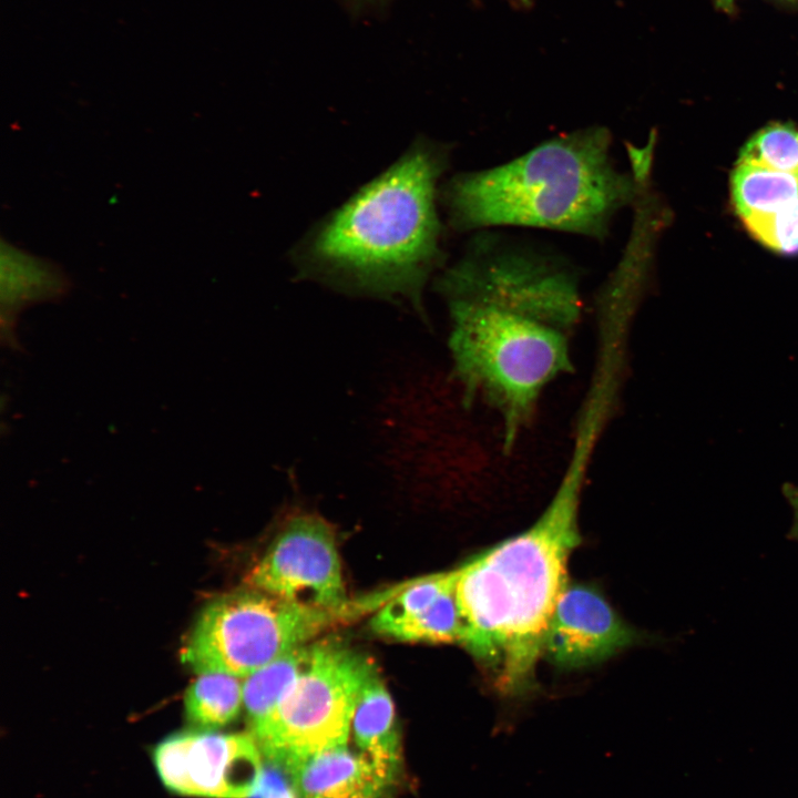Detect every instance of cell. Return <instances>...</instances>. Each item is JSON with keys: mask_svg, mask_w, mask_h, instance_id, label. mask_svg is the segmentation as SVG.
Instances as JSON below:
<instances>
[{"mask_svg": "<svg viewBox=\"0 0 798 798\" xmlns=\"http://www.w3.org/2000/svg\"><path fill=\"white\" fill-rule=\"evenodd\" d=\"M438 289L449 308V349L464 400L499 417L510 450L546 387L574 371L577 279L539 257H488L477 247L440 277Z\"/></svg>", "mask_w": 798, "mask_h": 798, "instance_id": "1", "label": "cell"}, {"mask_svg": "<svg viewBox=\"0 0 798 798\" xmlns=\"http://www.w3.org/2000/svg\"><path fill=\"white\" fill-rule=\"evenodd\" d=\"M594 449L589 440H574L539 519L457 569L460 644L503 695L522 694L533 684L546 630L567 584L570 555L581 542L579 510Z\"/></svg>", "mask_w": 798, "mask_h": 798, "instance_id": "2", "label": "cell"}, {"mask_svg": "<svg viewBox=\"0 0 798 798\" xmlns=\"http://www.w3.org/2000/svg\"><path fill=\"white\" fill-rule=\"evenodd\" d=\"M446 164L442 147L413 143L308 234L297 253L303 273L422 314L424 284L442 259L436 197Z\"/></svg>", "mask_w": 798, "mask_h": 798, "instance_id": "3", "label": "cell"}, {"mask_svg": "<svg viewBox=\"0 0 798 798\" xmlns=\"http://www.w3.org/2000/svg\"><path fill=\"white\" fill-rule=\"evenodd\" d=\"M611 134L590 127L546 141L497 167L454 176L442 193L458 231L536 226L602 239L636 195L614 165Z\"/></svg>", "mask_w": 798, "mask_h": 798, "instance_id": "4", "label": "cell"}, {"mask_svg": "<svg viewBox=\"0 0 798 798\" xmlns=\"http://www.w3.org/2000/svg\"><path fill=\"white\" fill-rule=\"evenodd\" d=\"M376 608L374 594L326 608L254 587L232 592L204 607L183 644L181 659L196 673L245 678L323 631Z\"/></svg>", "mask_w": 798, "mask_h": 798, "instance_id": "5", "label": "cell"}, {"mask_svg": "<svg viewBox=\"0 0 798 798\" xmlns=\"http://www.w3.org/2000/svg\"><path fill=\"white\" fill-rule=\"evenodd\" d=\"M372 661L337 640L310 645L299 675L250 732L268 764L287 771L320 751L346 746Z\"/></svg>", "mask_w": 798, "mask_h": 798, "instance_id": "6", "label": "cell"}, {"mask_svg": "<svg viewBox=\"0 0 798 798\" xmlns=\"http://www.w3.org/2000/svg\"><path fill=\"white\" fill-rule=\"evenodd\" d=\"M152 759L170 791L203 798H252L265 768L250 733L200 728L168 735Z\"/></svg>", "mask_w": 798, "mask_h": 798, "instance_id": "7", "label": "cell"}, {"mask_svg": "<svg viewBox=\"0 0 798 798\" xmlns=\"http://www.w3.org/2000/svg\"><path fill=\"white\" fill-rule=\"evenodd\" d=\"M250 587L310 606L339 607L350 600L336 538L319 515L293 514L247 575Z\"/></svg>", "mask_w": 798, "mask_h": 798, "instance_id": "8", "label": "cell"}, {"mask_svg": "<svg viewBox=\"0 0 798 798\" xmlns=\"http://www.w3.org/2000/svg\"><path fill=\"white\" fill-rule=\"evenodd\" d=\"M638 638L596 587L567 583L546 630L542 656L559 668L575 669L603 662Z\"/></svg>", "mask_w": 798, "mask_h": 798, "instance_id": "9", "label": "cell"}, {"mask_svg": "<svg viewBox=\"0 0 798 798\" xmlns=\"http://www.w3.org/2000/svg\"><path fill=\"white\" fill-rule=\"evenodd\" d=\"M298 798H383L398 776L347 746L315 754L287 771Z\"/></svg>", "mask_w": 798, "mask_h": 798, "instance_id": "10", "label": "cell"}, {"mask_svg": "<svg viewBox=\"0 0 798 798\" xmlns=\"http://www.w3.org/2000/svg\"><path fill=\"white\" fill-rule=\"evenodd\" d=\"M352 729L360 753L379 767L399 776L401 745L395 707L377 668L361 689L352 718Z\"/></svg>", "mask_w": 798, "mask_h": 798, "instance_id": "11", "label": "cell"}, {"mask_svg": "<svg viewBox=\"0 0 798 798\" xmlns=\"http://www.w3.org/2000/svg\"><path fill=\"white\" fill-rule=\"evenodd\" d=\"M732 196L744 224L760 219L798 201V175L738 161Z\"/></svg>", "mask_w": 798, "mask_h": 798, "instance_id": "12", "label": "cell"}, {"mask_svg": "<svg viewBox=\"0 0 798 798\" xmlns=\"http://www.w3.org/2000/svg\"><path fill=\"white\" fill-rule=\"evenodd\" d=\"M1 269L2 305H7L9 313L29 303L54 298L68 287L59 267L4 242Z\"/></svg>", "mask_w": 798, "mask_h": 798, "instance_id": "13", "label": "cell"}, {"mask_svg": "<svg viewBox=\"0 0 798 798\" xmlns=\"http://www.w3.org/2000/svg\"><path fill=\"white\" fill-rule=\"evenodd\" d=\"M243 705V683L219 672L200 673L188 686L184 707L186 718L200 729L215 730L232 723Z\"/></svg>", "mask_w": 798, "mask_h": 798, "instance_id": "14", "label": "cell"}, {"mask_svg": "<svg viewBox=\"0 0 798 798\" xmlns=\"http://www.w3.org/2000/svg\"><path fill=\"white\" fill-rule=\"evenodd\" d=\"M309 648L307 644L295 647L244 678L243 706L250 732L268 717L303 671Z\"/></svg>", "mask_w": 798, "mask_h": 798, "instance_id": "15", "label": "cell"}, {"mask_svg": "<svg viewBox=\"0 0 798 798\" xmlns=\"http://www.w3.org/2000/svg\"><path fill=\"white\" fill-rule=\"evenodd\" d=\"M457 569L427 575L405 585L375 613L371 630L385 637L395 638L407 624L427 613L438 600L456 589Z\"/></svg>", "mask_w": 798, "mask_h": 798, "instance_id": "16", "label": "cell"}, {"mask_svg": "<svg viewBox=\"0 0 798 798\" xmlns=\"http://www.w3.org/2000/svg\"><path fill=\"white\" fill-rule=\"evenodd\" d=\"M738 161L798 175V129L789 124L761 129L744 146Z\"/></svg>", "mask_w": 798, "mask_h": 798, "instance_id": "17", "label": "cell"}, {"mask_svg": "<svg viewBox=\"0 0 798 798\" xmlns=\"http://www.w3.org/2000/svg\"><path fill=\"white\" fill-rule=\"evenodd\" d=\"M745 225L756 239L773 250L787 255L798 253V201Z\"/></svg>", "mask_w": 798, "mask_h": 798, "instance_id": "18", "label": "cell"}, {"mask_svg": "<svg viewBox=\"0 0 798 798\" xmlns=\"http://www.w3.org/2000/svg\"><path fill=\"white\" fill-rule=\"evenodd\" d=\"M252 798H298V794L288 774L268 764Z\"/></svg>", "mask_w": 798, "mask_h": 798, "instance_id": "19", "label": "cell"}, {"mask_svg": "<svg viewBox=\"0 0 798 798\" xmlns=\"http://www.w3.org/2000/svg\"><path fill=\"white\" fill-rule=\"evenodd\" d=\"M782 493L790 504L794 513V521L788 536L790 540L798 542V485L786 483L782 487Z\"/></svg>", "mask_w": 798, "mask_h": 798, "instance_id": "20", "label": "cell"}, {"mask_svg": "<svg viewBox=\"0 0 798 798\" xmlns=\"http://www.w3.org/2000/svg\"><path fill=\"white\" fill-rule=\"evenodd\" d=\"M738 0H714L716 7L725 12H730L735 9Z\"/></svg>", "mask_w": 798, "mask_h": 798, "instance_id": "21", "label": "cell"}, {"mask_svg": "<svg viewBox=\"0 0 798 798\" xmlns=\"http://www.w3.org/2000/svg\"><path fill=\"white\" fill-rule=\"evenodd\" d=\"M791 1H798V0H791Z\"/></svg>", "mask_w": 798, "mask_h": 798, "instance_id": "22", "label": "cell"}]
</instances>
